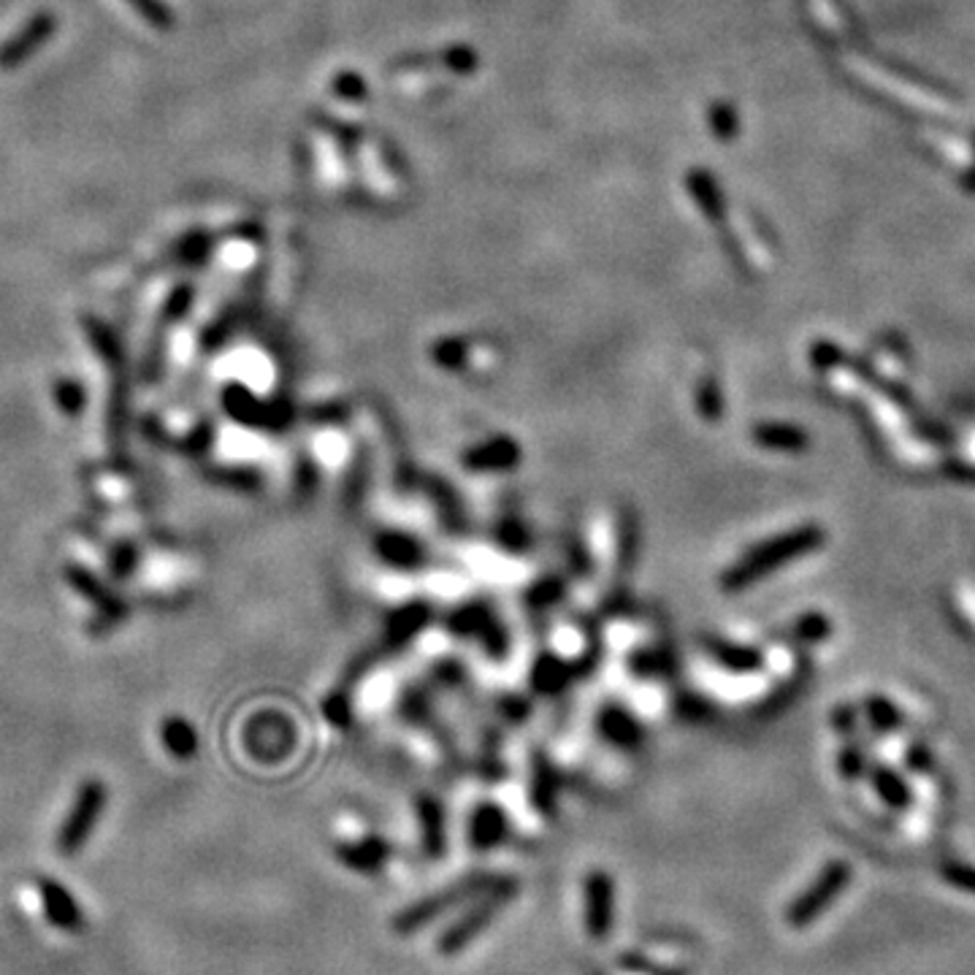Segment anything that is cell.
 Returning a JSON list of instances; mask_svg holds the SVG:
<instances>
[{
	"instance_id": "6da1fadb",
	"label": "cell",
	"mask_w": 975,
	"mask_h": 975,
	"mask_svg": "<svg viewBox=\"0 0 975 975\" xmlns=\"http://www.w3.org/2000/svg\"><path fill=\"white\" fill-rule=\"evenodd\" d=\"M824 540L826 534L813 523L797 526V529L770 536V540L761 542V545L750 547L743 558H737V561L721 574V588H724L726 594L748 591L750 585L770 578L772 572L783 569L788 561H794V558L819 550V547L824 545Z\"/></svg>"
},
{
	"instance_id": "7a4b0ae2",
	"label": "cell",
	"mask_w": 975,
	"mask_h": 975,
	"mask_svg": "<svg viewBox=\"0 0 975 975\" xmlns=\"http://www.w3.org/2000/svg\"><path fill=\"white\" fill-rule=\"evenodd\" d=\"M520 886L518 881L509 878V875H498V881L493 886H488L483 895H478L472 900V906L440 935L436 940V949L442 957H458L469 944L480 938L488 927L493 924V919L509 906V902L518 897Z\"/></svg>"
},
{
	"instance_id": "3957f363",
	"label": "cell",
	"mask_w": 975,
	"mask_h": 975,
	"mask_svg": "<svg viewBox=\"0 0 975 975\" xmlns=\"http://www.w3.org/2000/svg\"><path fill=\"white\" fill-rule=\"evenodd\" d=\"M496 881H498V875H485V873L467 875V878L445 886L442 891H434V895H429V897H423V900L413 902V906L402 908V911H398L391 922L393 933L402 935V938L420 933V929L429 927L431 922H436L440 916L451 913L453 908L464 906V902H472L474 897L483 895L488 886H493Z\"/></svg>"
},
{
	"instance_id": "277c9868",
	"label": "cell",
	"mask_w": 975,
	"mask_h": 975,
	"mask_svg": "<svg viewBox=\"0 0 975 975\" xmlns=\"http://www.w3.org/2000/svg\"><path fill=\"white\" fill-rule=\"evenodd\" d=\"M106 802H109L106 783H103L101 777H87V781L79 786V792H76L74 805H71L68 815H65V821L58 830L54 846H58L60 857H76V853H81V848L87 846V840H90L92 832H96L98 821H101V813L103 808H106Z\"/></svg>"
},
{
	"instance_id": "5b68a950",
	"label": "cell",
	"mask_w": 975,
	"mask_h": 975,
	"mask_svg": "<svg viewBox=\"0 0 975 975\" xmlns=\"http://www.w3.org/2000/svg\"><path fill=\"white\" fill-rule=\"evenodd\" d=\"M851 884V864L848 862H830L819 875H815L813 884L797 897V900L788 906L786 911V922L792 924L794 929H802L808 924H813L837 897L846 891V886Z\"/></svg>"
},
{
	"instance_id": "8992f818",
	"label": "cell",
	"mask_w": 975,
	"mask_h": 975,
	"mask_svg": "<svg viewBox=\"0 0 975 975\" xmlns=\"http://www.w3.org/2000/svg\"><path fill=\"white\" fill-rule=\"evenodd\" d=\"M58 33V14L54 11H36L25 25L16 33H11L3 43H0V71H16L33 58V54L41 52L52 36Z\"/></svg>"
},
{
	"instance_id": "52a82bcc",
	"label": "cell",
	"mask_w": 975,
	"mask_h": 975,
	"mask_svg": "<svg viewBox=\"0 0 975 975\" xmlns=\"http://www.w3.org/2000/svg\"><path fill=\"white\" fill-rule=\"evenodd\" d=\"M585 933L602 944L616 927V881L605 870H591L583 881Z\"/></svg>"
},
{
	"instance_id": "ba28073f",
	"label": "cell",
	"mask_w": 975,
	"mask_h": 975,
	"mask_svg": "<svg viewBox=\"0 0 975 975\" xmlns=\"http://www.w3.org/2000/svg\"><path fill=\"white\" fill-rule=\"evenodd\" d=\"M65 578H68L71 588H74L76 594H81L85 599H90L92 605H96V621H92V626L112 629L114 623H119L125 616H128V605H125L119 596H114L112 591H109L96 574L87 572L85 567L71 564V567H65Z\"/></svg>"
},
{
	"instance_id": "9c48e42d",
	"label": "cell",
	"mask_w": 975,
	"mask_h": 975,
	"mask_svg": "<svg viewBox=\"0 0 975 975\" xmlns=\"http://www.w3.org/2000/svg\"><path fill=\"white\" fill-rule=\"evenodd\" d=\"M36 891L38 900H41L43 916H47V922L54 929L68 935H76L85 929V913H81L79 902H76V897L60 881L43 875V878L36 881Z\"/></svg>"
},
{
	"instance_id": "30bf717a",
	"label": "cell",
	"mask_w": 975,
	"mask_h": 975,
	"mask_svg": "<svg viewBox=\"0 0 975 975\" xmlns=\"http://www.w3.org/2000/svg\"><path fill=\"white\" fill-rule=\"evenodd\" d=\"M337 859L344 868L355 873L375 875L385 868L388 859L393 857V848L382 837H364V840H342L337 843Z\"/></svg>"
},
{
	"instance_id": "8fae6325",
	"label": "cell",
	"mask_w": 975,
	"mask_h": 975,
	"mask_svg": "<svg viewBox=\"0 0 975 975\" xmlns=\"http://www.w3.org/2000/svg\"><path fill=\"white\" fill-rule=\"evenodd\" d=\"M518 461H520V447L512 436H493V440L472 447V451L464 456V464H467L472 472H504V469H512Z\"/></svg>"
},
{
	"instance_id": "7c38bea8",
	"label": "cell",
	"mask_w": 975,
	"mask_h": 975,
	"mask_svg": "<svg viewBox=\"0 0 975 975\" xmlns=\"http://www.w3.org/2000/svg\"><path fill=\"white\" fill-rule=\"evenodd\" d=\"M507 837V815L498 805L483 802L472 810V819H469V846L474 851H491V848L502 846V840Z\"/></svg>"
},
{
	"instance_id": "4fadbf2b",
	"label": "cell",
	"mask_w": 975,
	"mask_h": 975,
	"mask_svg": "<svg viewBox=\"0 0 975 975\" xmlns=\"http://www.w3.org/2000/svg\"><path fill=\"white\" fill-rule=\"evenodd\" d=\"M81 328H85L87 339H90V344H92V350H96L98 358L106 364V369L112 371V375L125 371V350H123V342H119V337L114 333V328L96 315L81 317Z\"/></svg>"
},
{
	"instance_id": "5bb4252c",
	"label": "cell",
	"mask_w": 975,
	"mask_h": 975,
	"mask_svg": "<svg viewBox=\"0 0 975 975\" xmlns=\"http://www.w3.org/2000/svg\"><path fill=\"white\" fill-rule=\"evenodd\" d=\"M418 819H420V837H423V851L429 859L445 857L447 835H445V810L434 797L418 799Z\"/></svg>"
},
{
	"instance_id": "9a60e30c",
	"label": "cell",
	"mask_w": 975,
	"mask_h": 975,
	"mask_svg": "<svg viewBox=\"0 0 975 975\" xmlns=\"http://www.w3.org/2000/svg\"><path fill=\"white\" fill-rule=\"evenodd\" d=\"M223 407L244 426H271V415H277L263 407L244 385H228V391L223 393Z\"/></svg>"
},
{
	"instance_id": "2e32d148",
	"label": "cell",
	"mask_w": 975,
	"mask_h": 975,
	"mask_svg": "<svg viewBox=\"0 0 975 975\" xmlns=\"http://www.w3.org/2000/svg\"><path fill=\"white\" fill-rule=\"evenodd\" d=\"M754 442L767 451L799 453L808 447V431L792 423H759L754 426Z\"/></svg>"
},
{
	"instance_id": "e0dca14e",
	"label": "cell",
	"mask_w": 975,
	"mask_h": 975,
	"mask_svg": "<svg viewBox=\"0 0 975 975\" xmlns=\"http://www.w3.org/2000/svg\"><path fill=\"white\" fill-rule=\"evenodd\" d=\"M161 739H163V748L179 761H188L193 759L195 750H199V734H195L193 724L182 716H168L163 721V730H161Z\"/></svg>"
},
{
	"instance_id": "ac0fdd59",
	"label": "cell",
	"mask_w": 975,
	"mask_h": 975,
	"mask_svg": "<svg viewBox=\"0 0 975 975\" xmlns=\"http://www.w3.org/2000/svg\"><path fill=\"white\" fill-rule=\"evenodd\" d=\"M377 553H380L388 564L402 569L420 567V561H423V547H420L415 540H409V536L396 534V531L382 534L380 540H377Z\"/></svg>"
},
{
	"instance_id": "d6986e66",
	"label": "cell",
	"mask_w": 975,
	"mask_h": 975,
	"mask_svg": "<svg viewBox=\"0 0 975 975\" xmlns=\"http://www.w3.org/2000/svg\"><path fill=\"white\" fill-rule=\"evenodd\" d=\"M599 730L610 743L623 745V748H632V745H637L640 737H643L637 721L621 708H607L605 713L599 716Z\"/></svg>"
},
{
	"instance_id": "ffe728a7",
	"label": "cell",
	"mask_w": 975,
	"mask_h": 975,
	"mask_svg": "<svg viewBox=\"0 0 975 975\" xmlns=\"http://www.w3.org/2000/svg\"><path fill=\"white\" fill-rule=\"evenodd\" d=\"M710 656L719 661L721 667L732 672H754L756 667H761V654L754 648H745V645L724 643V640H710L708 643Z\"/></svg>"
},
{
	"instance_id": "44dd1931",
	"label": "cell",
	"mask_w": 975,
	"mask_h": 975,
	"mask_svg": "<svg viewBox=\"0 0 975 975\" xmlns=\"http://www.w3.org/2000/svg\"><path fill=\"white\" fill-rule=\"evenodd\" d=\"M426 618H429L426 605H404L402 610H396L388 618V637L393 643H404V640L415 637L426 623Z\"/></svg>"
},
{
	"instance_id": "7402d4cb",
	"label": "cell",
	"mask_w": 975,
	"mask_h": 975,
	"mask_svg": "<svg viewBox=\"0 0 975 975\" xmlns=\"http://www.w3.org/2000/svg\"><path fill=\"white\" fill-rule=\"evenodd\" d=\"M52 396L65 418H79V415L85 413L87 391L79 380H74V377H60L52 388Z\"/></svg>"
},
{
	"instance_id": "603a6c76",
	"label": "cell",
	"mask_w": 975,
	"mask_h": 975,
	"mask_svg": "<svg viewBox=\"0 0 975 975\" xmlns=\"http://www.w3.org/2000/svg\"><path fill=\"white\" fill-rule=\"evenodd\" d=\"M136 14L141 16V22L152 27L157 33H172L177 27V14H174L172 5L166 0H125Z\"/></svg>"
},
{
	"instance_id": "cb8c5ba5",
	"label": "cell",
	"mask_w": 975,
	"mask_h": 975,
	"mask_svg": "<svg viewBox=\"0 0 975 975\" xmlns=\"http://www.w3.org/2000/svg\"><path fill=\"white\" fill-rule=\"evenodd\" d=\"M873 786L881 794V799L891 808H908L911 805V788L906 786V781L897 772L873 770Z\"/></svg>"
},
{
	"instance_id": "d4e9b609",
	"label": "cell",
	"mask_w": 975,
	"mask_h": 975,
	"mask_svg": "<svg viewBox=\"0 0 975 975\" xmlns=\"http://www.w3.org/2000/svg\"><path fill=\"white\" fill-rule=\"evenodd\" d=\"M193 299H195L193 284H177V288L166 295V301H163L161 328H168L177 320H182V317L190 312V306H193Z\"/></svg>"
},
{
	"instance_id": "484cf974",
	"label": "cell",
	"mask_w": 975,
	"mask_h": 975,
	"mask_svg": "<svg viewBox=\"0 0 975 975\" xmlns=\"http://www.w3.org/2000/svg\"><path fill=\"white\" fill-rule=\"evenodd\" d=\"M567 683V670L564 664H558L556 659L545 656V659L536 661L534 667V686L545 694H556L558 688Z\"/></svg>"
},
{
	"instance_id": "4316f807",
	"label": "cell",
	"mask_w": 975,
	"mask_h": 975,
	"mask_svg": "<svg viewBox=\"0 0 975 975\" xmlns=\"http://www.w3.org/2000/svg\"><path fill=\"white\" fill-rule=\"evenodd\" d=\"M868 716H870V721H873L875 726H881V730H897V726L902 724L900 710H897L895 705H891L889 699H884V697H870L868 699Z\"/></svg>"
},
{
	"instance_id": "83f0119b",
	"label": "cell",
	"mask_w": 975,
	"mask_h": 975,
	"mask_svg": "<svg viewBox=\"0 0 975 975\" xmlns=\"http://www.w3.org/2000/svg\"><path fill=\"white\" fill-rule=\"evenodd\" d=\"M453 632H461V634H472V632H483L488 629V610L483 605H467L464 610H458L453 616Z\"/></svg>"
},
{
	"instance_id": "f1b7e54d",
	"label": "cell",
	"mask_w": 975,
	"mask_h": 975,
	"mask_svg": "<svg viewBox=\"0 0 975 975\" xmlns=\"http://www.w3.org/2000/svg\"><path fill=\"white\" fill-rule=\"evenodd\" d=\"M697 404H699V413H702L705 420H721V409H724V404H721V393H719V385H716V382H705V385L699 388Z\"/></svg>"
},
{
	"instance_id": "f546056e",
	"label": "cell",
	"mask_w": 975,
	"mask_h": 975,
	"mask_svg": "<svg viewBox=\"0 0 975 975\" xmlns=\"http://www.w3.org/2000/svg\"><path fill=\"white\" fill-rule=\"evenodd\" d=\"M794 632H797V637L808 640V643H815V640H824L826 634H830V621H826L824 616H819V612H808L805 618H799Z\"/></svg>"
},
{
	"instance_id": "4dcf8cb0",
	"label": "cell",
	"mask_w": 975,
	"mask_h": 975,
	"mask_svg": "<svg viewBox=\"0 0 975 975\" xmlns=\"http://www.w3.org/2000/svg\"><path fill=\"white\" fill-rule=\"evenodd\" d=\"M206 250H210V239H206L204 233H190V237H185L182 242L177 244V255L182 263H195V261L201 263V257L206 255Z\"/></svg>"
},
{
	"instance_id": "1f68e13d",
	"label": "cell",
	"mask_w": 975,
	"mask_h": 975,
	"mask_svg": "<svg viewBox=\"0 0 975 975\" xmlns=\"http://www.w3.org/2000/svg\"><path fill=\"white\" fill-rule=\"evenodd\" d=\"M944 878L951 886H957V889L975 895V868H967V864H946Z\"/></svg>"
},
{
	"instance_id": "d6a6232c",
	"label": "cell",
	"mask_w": 975,
	"mask_h": 975,
	"mask_svg": "<svg viewBox=\"0 0 975 975\" xmlns=\"http://www.w3.org/2000/svg\"><path fill=\"white\" fill-rule=\"evenodd\" d=\"M621 965L629 967V971H634V973H643V975H686L683 971H672V967H661V965H656V962L643 960V957H623Z\"/></svg>"
},
{
	"instance_id": "836d02e7",
	"label": "cell",
	"mask_w": 975,
	"mask_h": 975,
	"mask_svg": "<svg viewBox=\"0 0 975 975\" xmlns=\"http://www.w3.org/2000/svg\"><path fill=\"white\" fill-rule=\"evenodd\" d=\"M322 713L333 721V724H347L350 721V705L342 694H333L322 702Z\"/></svg>"
},
{
	"instance_id": "e575fe53",
	"label": "cell",
	"mask_w": 975,
	"mask_h": 975,
	"mask_svg": "<svg viewBox=\"0 0 975 975\" xmlns=\"http://www.w3.org/2000/svg\"><path fill=\"white\" fill-rule=\"evenodd\" d=\"M112 561L114 574H117V578H128L136 567V550L130 545H119L117 550L112 553Z\"/></svg>"
},
{
	"instance_id": "d590c367",
	"label": "cell",
	"mask_w": 975,
	"mask_h": 975,
	"mask_svg": "<svg viewBox=\"0 0 975 975\" xmlns=\"http://www.w3.org/2000/svg\"><path fill=\"white\" fill-rule=\"evenodd\" d=\"M498 536H502V545L512 547V550H523V547L529 545L523 529H520L518 523H512V520H504V523L498 526Z\"/></svg>"
},
{
	"instance_id": "8d00e7d4",
	"label": "cell",
	"mask_w": 975,
	"mask_h": 975,
	"mask_svg": "<svg viewBox=\"0 0 975 975\" xmlns=\"http://www.w3.org/2000/svg\"><path fill=\"white\" fill-rule=\"evenodd\" d=\"M558 594H561V585L558 583H536L534 594H531V602H534V605H547V602L558 599Z\"/></svg>"
},
{
	"instance_id": "74e56055",
	"label": "cell",
	"mask_w": 975,
	"mask_h": 975,
	"mask_svg": "<svg viewBox=\"0 0 975 975\" xmlns=\"http://www.w3.org/2000/svg\"><path fill=\"white\" fill-rule=\"evenodd\" d=\"M840 767H843V772H846L848 777H857L859 772H862V759H859V754L853 748H848L846 754H843V761H840Z\"/></svg>"
}]
</instances>
